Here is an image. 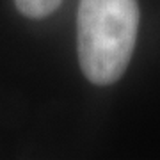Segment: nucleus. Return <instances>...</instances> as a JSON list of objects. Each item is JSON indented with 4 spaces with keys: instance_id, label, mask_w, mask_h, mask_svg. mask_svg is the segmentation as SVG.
<instances>
[{
    "instance_id": "1",
    "label": "nucleus",
    "mask_w": 160,
    "mask_h": 160,
    "mask_svg": "<svg viewBox=\"0 0 160 160\" xmlns=\"http://www.w3.org/2000/svg\"><path fill=\"white\" fill-rule=\"evenodd\" d=\"M137 30L135 0H80L77 48L89 82L109 86L121 78L133 53Z\"/></svg>"
},
{
    "instance_id": "2",
    "label": "nucleus",
    "mask_w": 160,
    "mask_h": 160,
    "mask_svg": "<svg viewBox=\"0 0 160 160\" xmlns=\"http://www.w3.org/2000/svg\"><path fill=\"white\" fill-rule=\"evenodd\" d=\"M18 11L29 18H45L55 11L62 0H14Z\"/></svg>"
}]
</instances>
